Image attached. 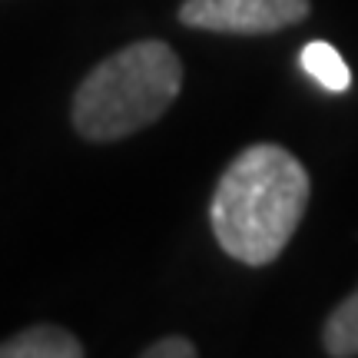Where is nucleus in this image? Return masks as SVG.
I'll return each mask as SVG.
<instances>
[{
    "mask_svg": "<svg viewBox=\"0 0 358 358\" xmlns=\"http://www.w3.org/2000/svg\"><path fill=\"white\" fill-rule=\"evenodd\" d=\"M182 90V60L166 40H133L73 90L70 123L87 143H120L153 127Z\"/></svg>",
    "mask_w": 358,
    "mask_h": 358,
    "instance_id": "f03ea898",
    "label": "nucleus"
},
{
    "mask_svg": "<svg viewBox=\"0 0 358 358\" xmlns=\"http://www.w3.org/2000/svg\"><path fill=\"white\" fill-rule=\"evenodd\" d=\"M299 64L306 70L308 77L322 83L325 90H332V93H345L352 87V70L348 64L342 60V53L335 50L332 43H325V40H312L302 47L299 53Z\"/></svg>",
    "mask_w": 358,
    "mask_h": 358,
    "instance_id": "423d86ee",
    "label": "nucleus"
},
{
    "mask_svg": "<svg viewBox=\"0 0 358 358\" xmlns=\"http://www.w3.org/2000/svg\"><path fill=\"white\" fill-rule=\"evenodd\" d=\"M140 355L143 358H196L199 348L192 345L186 335H163V338H156L153 345L143 348Z\"/></svg>",
    "mask_w": 358,
    "mask_h": 358,
    "instance_id": "0eeeda50",
    "label": "nucleus"
},
{
    "mask_svg": "<svg viewBox=\"0 0 358 358\" xmlns=\"http://www.w3.org/2000/svg\"><path fill=\"white\" fill-rule=\"evenodd\" d=\"M87 348L64 325L40 322L0 342V358H83Z\"/></svg>",
    "mask_w": 358,
    "mask_h": 358,
    "instance_id": "20e7f679",
    "label": "nucleus"
},
{
    "mask_svg": "<svg viewBox=\"0 0 358 358\" xmlns=\"http://www.w3.org/2000/svg\"><path fill=\"white\" fill-rule=\"evenodd\" d=\"M322 348L332 358H355L358 355V285L329 312L322 325Z\"/></svg>",
    "mask_w": 358,
    "mask_h": 358,
    "instance_id": "39448f33",
    "label": "nucleus"
},
{
    "mask_svg": "<svg viewBox=\"0 0 358 358\" xmlns=\"http://www.w3.org/2000/svg\"><path fill=\"white\" fill-rule=\"evenodd\" d=\"M312 13L308 0H182L179 24L209 34L232 37H262L306 20Z\"/></svg>",
    "mask_w": 358,
    "mask_h": 358,
    "instance_id": "7ed1b4c3",
    "label": "nucleus"
},
{
    "mask_svg": "<svg viewBox=\"0 0 358 358\" xmlns=\"http://www.w3.org/2000/svg\"><path fill=\"white\" fill-rule=\"evenodd\" d=\"M312 179L279 143H252L229 159L209 199L219 249L243 266H268L285 252L308 209Z\"/></svg>",
    "mask_w": 358,
    "mask_h": 358,
    "instance_id": "f257e3e1",
    "label": "nucleus"
}]
</instances>
